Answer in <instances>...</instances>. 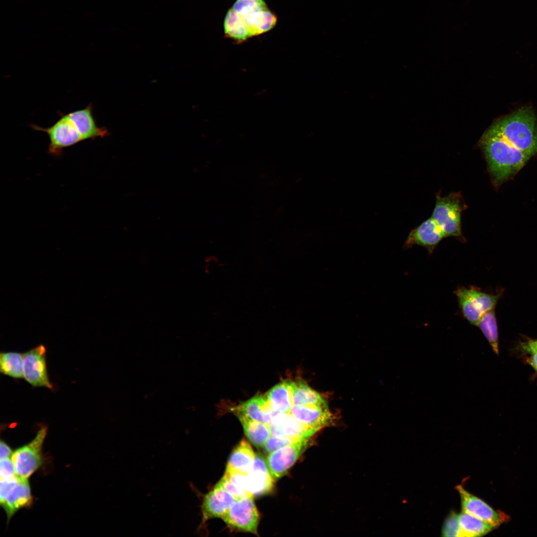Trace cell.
Wrapping results in <instances>:
<instances>
[{
	"label": "cell",
	"instance_id": "6da1fadb",
	"mask_svg": "<svg viewBox=\"0 0 537 537\" xmlns=\"http://www.w3.org/2000/svg\"><path fill=\"white\" fill-rule=\"evenodd\" d=\"M480 144L490 173L496 184L502 183L515 175L531 158L489 129L483 135Z\"/></svg>",
	"mask_w": 537,
	"mask_h": 537
},
{
	"label": "cell",
	"instance_id": "7a4b0ae2",
	"mask_svg": "<svg viewBox=\"0 0 537 537\" xmlns=\"http://www.w3.org/2000/svg\"><path fill=\"white\" fill-rule=\"evenodd\" d=\"M489 129L531 157L537 153V124L529 107L497 120Z\"/></svg>",
	"mask_w": 537,
	"mask_h": 537
},
{
	"label": "cell",
	"instance_id": "3957f363",
	"mask_svg": "<svg viewBox=\"0 0 537 537\" xmlns=\"http://www.w3.org/2000/svg\"><path fill=\"white\" fill-rule=\"evenodd\" d=\"M467 207L460 192H451L445 196L437 194L432 218L446 237L464 239L461 215Z\"/></svg>",
	"mask_w": 537,
	"mask_h": 537
},
{
	"label": "cell",
	"instance_id": "277c9868",
	"mask_svg": "<svg viewBox=\"0 0 537 537\" xmlns=\"http://www.w3.org/2000/svg\"><path fill=\"white\" fill-rule=\"evenodd\" d=\"M454 293L463 317L471 324L477 326L483 315L493 310L499 296L483 292L474 286L458 287Z\"/></svg>",
	"mask_w": 537,
	"mask_h": 537
},
{
	"label": "cell",
	"instance_id": "5b68a950",
	"mask_svg": "<svg viewBox=\"0 0 537 537\" xmlns=\"http://www.w3.org/2000/svg\"><path fill=\"white\" fill-rule=\"evenodd\" d=\"M47 434V427L43 426L31 442L12 453L11 460L17 476L27 479L40 466L42 462V448Z\"/></svg>",
	"mask_w": 537,
	"mask_h": 537
},
{
	"label": "cell",
	"instance_id": "8992f818",
	"mask_svg": "<svg viewBox=\"0 0 537 537\" xmlns=\"http://www.w3.org/2000/svg\"><path fill=\"white\" fill-rule=\"evenodd\" d=\"M61 117L53 125L43 128L34 124L29 126L37 131L46 133L49 138L48 152L59 156L64 149L74 145L83 139L77 129L67 114L60 113Z\"/></svg>",
	"mask_w": 537,
	"mask_h": 537
},
{
	"label": "cell",
	"instance_id": "52a82bcc",
	"mask_svg": "<svg viewBox=\"0 0 537 537\" xmlns=\"http://www.w3.org/2000/svg\"><path fill=\"white\" fill-rule=\"evenodd\" d=\"M221 518L232 529L258 535L259 514L254 496L236 500Z\"/></svg>",
	"mask_w": 537,
	"mask_h": 537
},
{
	"label": "cell",
	"instance_id": "ba28073f",
	"mask_svg": "<svg viewBox=\"0 0 537 537\" xmlns=\"http://www.w3.org/2000/svg\"><path fill=\"white\" fill-rule=\"evenodd\" d=\"M46 347L40 345L23 354V378L33 387L52 389L49 379Z\"/></svg>",
	"mask_w": 537,
	"mask_h": 537
},
{
	"label": "cell",
	"instance_id": "9c48e42d",
	"mask_svg": "<svg viewBox=\"0 0 537 537\" xmlns=\"http://www.w3.org/2000/svg\"><path fill=\"white\" fill-rule=\"evenodd\" d=\"M455 489L460 496L462 512L496 528L509 521L510 517L507 514L495 510L483 500L466 490L461 485H457Z\"/></svg>",
	"mask_w": 537,
	"mask_h": 537
},
{
	"label": "cell",
	"instance_id": "30bf717a",
	"mask_svg": "<svg viewBox=\"0 0 537 537\" xmlns=\"http://www.w3.org/2000/svg\"><path fill=\"white\" fill-rule=\"evenodd\" d=\"M309 442V439H302L269 453L266 461L274 479L286 473L306 449Z\"/></svg>",
	"mask_w": 537,
	"mask_h": 537
},
{
	"label": "cell",
	"instance_id": "8fae6325",
	"mask_svg": "<svg viewBox=\"0 0 537 537\" xmlns=\"http://www.w3.org/2000/svg\"><path fill=\"white\" fill-rule=\"evenodd\" d=\"M236 499L222 487L216 485L203 498L201 506L202 520L200 528L214 518H222Z\"/></svg>",
	"mask_w": 537,
	"mask_h": 537
},
{
	"label": "cell",
	"instance_id": "7c38bea8",
	"mask_svg": "<svg viewBox=\"0 0 537 537\" xmlns=\"http://www.w3.org/2000/svg\"><path fill=\"white\" fill-rule=\"evenodd\" d=\"M271 436L310 439L317 430L297 420L290 413H277L268 425Z\"/></svg>",
	"mask_w": 537,
	"mask_h": 537
},
{
	"label": "cell",
	"instance_id": "4fadbf2b",
	"mask_svg": "<svg viewBox=\"0 0 537 537\" xmlns=\"http://www.w3.org/2000/svg\"><path fill=\"white\" fill-rule=\"evenodd\" d=\"M446 237L442 229L431 217L410 232L405 243L406 248L419 245L432 253L439 243Z\"/></svg>",
	"mask_w": 537,
	"mask_h": 537
},
{
	"label": "cell",
	"instance_id": "5bb4252c",
	"mask_svg": "<svg viewBox=\"0 0 537 537\" xmlns=\"http://www.w3.org/2000/svg\"><path fill=\"white\" fill-rule=\"evenodd\" d=\"M250 492L259 496L270 493L274 487V479L268 468L267 461L259 454L248 472Z\"/></svg>",
	"mask_w": 537,
	"mask_h": 537
},
{
	"label": "cell",
	"instance_id": "9a60e30c",
	"mask_svg": "<svg viewBox=\"0 0 537 537\" xmlns=\"http://www.w3.org/2000/svg\"><path fill=\"white\" fill-rule=\"evenodd\" d=\"M289 413L302 424L317 431L332 419L327 405H293Z\"/></svg>",
	"mask_w": 537,
	"mask_h": 537
},
{
	"label": "cell",
	"instance_id": "2e32d148",
	"mask_svg": "<svg viewBox=\"0 0 537 537\" xmlns=\"http://www.w3.org/2000/svg\"><path fill=\"white\" fill-rule=\"evenodd\" d=\"M92 109V104L90 103L83 109L67 114L81 135L83 141L102 138L107 134V131L105 128L97 126L93 115Z\"/></svg>",
	"mask_w": 537,
	"mask_h": 537
},
{
	"label": "cell",
	"instance_id": "e0dca14e",
	"mask_svg": "<svg viewBox=\"0 0 537 537\" xmlns=\"http://www.w3.org/2000/svg\"><path fill=\"white\" fill-rule=\"evenodd\" d=\"M234 411L238 417H245L268 425L277 413L272 409L266 397L259 395L238 406Z\"/></svg>",
	"mask_w": 537,
	"mask_h": 537
},
{
	"label": "cell",
	"instance_id": "ac0fdd59",
	"mask_svg": "<svg viewBox=\"0 0 537 537\" xmlns=\"http://www.w3.org/2000/svg\"><path fill=\"white\" fill-rule=\"evenodd\" d=\"M29 484L27 479L19 478L17 484L9 493L1 506L9 521L20 509L27 508L32 503Z\"/></svg>",
	"mask_w": 537,
	"mask_h": 537
},
{
	"label": "cell",
	"instance_id": "d6986e66",
	"mask_svg": "<svg viewBox=\"0 0 537 537\" xmlns=\"http://www.w3.org/2000/svg\"><path fill=\"white\" fill-rule=\"evenodd\" d=\"M255 456L250 444L246 440L243 439L232 451L226 470L248 473Z\"/></svg>",
	"mask_w": 537,
	"mask_h": 537
},
{
	"label": "cell",
	"instance_id": "ffe728a7",
	"mask_svg": "<svg viewBox=\"0 0 537 537\" xmlns=\"http://www.w3.org/2000/svg\"><path fill=\"white\" fill-rule=\"evenodd\" d=\"M266 397L274 411L289 412L293 406L291 381H282L275 385L268 391Z\"/></svg>",
	"mask_w": 537,
	"mask_h": 537
},
{
	"label": "cell",
	"instance_id": "44dd1931",
	"mask_svg": "<svg viewBox=\"0 0 537 537\" xmlns=\"http://www.w3.org/2000/svg\"><path fill=\"white\" fill-rule=\"evenodd\" d=\"M223 26L225 37L238 43L246 41L251 37L243 19L231 7L226 13Z\"/></svg>",
	"mask_w": 537,
	"mask_h": 537
},
{
	"label": "cell",
	"instance_id": "7402d4cb",
	"mask_svg": "<svg viewBox=\"0 0 537 537\" xmlns=\"http://www.w3.org/2000/svg\"><path fill=\"white\" fill-rule=\"evenodd\" d=\"M293 405H327L322 396L302 380L291 381Z\"/></svg>",
	"mask_w": 537,
	"mask_h": 537
},
{
	"label": "cell",
	"instance_id": "603a6c76",
	"mask_svg": "<svg viewBox=\"0 0 537 537\" xmlns=\"http://www.w3.org/2000/svg\"><path fill=\"white\" fill-rule=\"evenodd\" d=\"M460 531L458 537L483 536L496 527L464 512L458 514Z\"/></svg>",
	"mask_w": 537,
	"mask_h": 537
},
{
	"label": "cell",
	"instance_id": "cb8c5ba5",
	"mask_svg": "<svg viewBox=\"0 0 537 537\" xmlns=\"http://www.w3.org/2000/svg\"><path fill=\"white\" fill-rule=\"evenodd\" d=\"M238 417L250 441L257 447H264L271 436L268 425L245 417Z\"/></svg>",
	"mask_w": 537,
	"mask_h": 537
},
{
	"label": "cell",
	"instance_id": "d4e9b609",
	"mask_svg": "<svg viewBox=\"0 0 537 537\" xmlns=\"http://www.w3.org/2000/svg\"><path fill=\"white\" fill-rule=\"evenodd\" d=\"M0 371L15 379L23 378V354L15 352H1Z\"/></svg>",
	"mask_w": 537,
	"mask_h": 537
},
{
	"label": "cell",
	"instance_id": "484cf974",
	"mask_svg": "<svg viewBox=\"0 0 537 537\" xmlns=\"http://www.w3.org/2000/svg\"><path fill=\"white\" fill-rule=\"evenodd\" d=\"M477 326L482 332L493 351L498 354L497 325L493 310L488 311L483 315Z\"/></svg>",
	"mask_w": 537,
	"mask_h": 537
},
{
	"label": "cell",
	"instance_id": "4316f807",
	"mask_svg": "<svg viewBox=\"0 0 537 537\" xmlns=\"http://www.w3.org/2000/svg\"><path fill=\"white\" fill-rule=\"evenodd\" d=\"M460 525L458 514L451 511L447 517L442 528V536L446 537H458Z\"/></svg>",
	"mask_w": 537,
	"mask_h": 537
},
{
	"label": "cell",
	"instance_id": "83f0119b",
	"mask_svg": "<svg viewBox=\"0 0 537 537\" xmlns=\"http://www.w3.org/2000/svg\"><path fill=\"white\" fill-rule=\"evenodd\" d=\"M302 439L283 436H272L269 438L265 446L264 450L268 453H271L281 448L295 443Z\"/></svg>",
	"mask_w": 537,
	"mask_h": 537
},
{
	"label": "cell",
	"instance_id": "f1b7e54d",
	"mask_svg": "<svg viewBox=\"0 0 537 537\" xmlns=\"http://www.w3.org/2000/svg\"><path fill=\"white\" fill-rule=\"evenodd\" d=\"M218 486L222 487L231 495H232L236 500L254 496L251 493L240 488L232 483L231 481L225 476L223 475L221 479L216 484Z\"/></svg>",
	"mask_w": 537,
	"mask_h": 537
},
{
	"label": "cell",
	"instance_id": "f546056e",
	"mask_svg": "<svg viewBox=\"0 0 537 537\" xmlns=\"http://www.w3.org/2000/svg\"><path fill=\"white\" fill-rule=\"evenodd\" d=\"M19 479V477L17 475L8 479H0V503L1 505L4 502L9 493L17 484Z\"/></svg>",
	"mask_w": 537,
	"mask_h": 537
},
{
	"label": "cell",
	"instance_id": "4dcf8cb0",
	"mask_svg": "<svg viewBox=\"0 0 537 537\" xmlns=\"http://www.w3.org/2000/svg\"><path fill=\"white\" fill-rule=\"evenodd\" d=\"M0 479L10 478L16 475L12 461L9 457L0 459Z\"/></svg>",
	"mask_w": 537,
	"mask_h": 537
},
{
	"label": "cell",
	"instance_id": "1f68e13d",
	"mask_svg": "<svg viewBox=\"0 0 537 537\" xmlns=\"http://www.w3.org/2000/svg\"><path fill=\"white\" fill-rule=\"evenodd\" d=\"M0 459H2L5 458L9 457V456L12 455V452L10 448L8 445L3 441H1L0 444Z\"/></svg>",
	"mask_w": 537,
	"mask_h": 537
},
{
	"label": "cell",
	"instance_id": "d6a6232c",
	"mask_svg": "<svg viewBox=\"0 0 537 537\" xmlns=\"http://www.w3.org/2000/svg\"><path fill=\"white\" fill-rule=\"evenodd\" d=\"M523 348L526 352L529 353L533 354L537 352V340L525 343Z\"/></svg>",
	"mask_w": 537,
	"mask_h": 537
},
{
	"label": "cell",
	"instance_id": "836d02e7",
	"mask_svg": "<svg viewBox=\"0 0 537 537\" xmlns=\"http://www.w3.org/2000/svg\"><path fill=\"white\" fill-rule=\"evenodd\" d=\"M532 354L533 355L530 358V362L532 366L537 370V352Z\"/></svg>",
	"mask_w": 537,
	"mask_h": 537
}]
</instances>
